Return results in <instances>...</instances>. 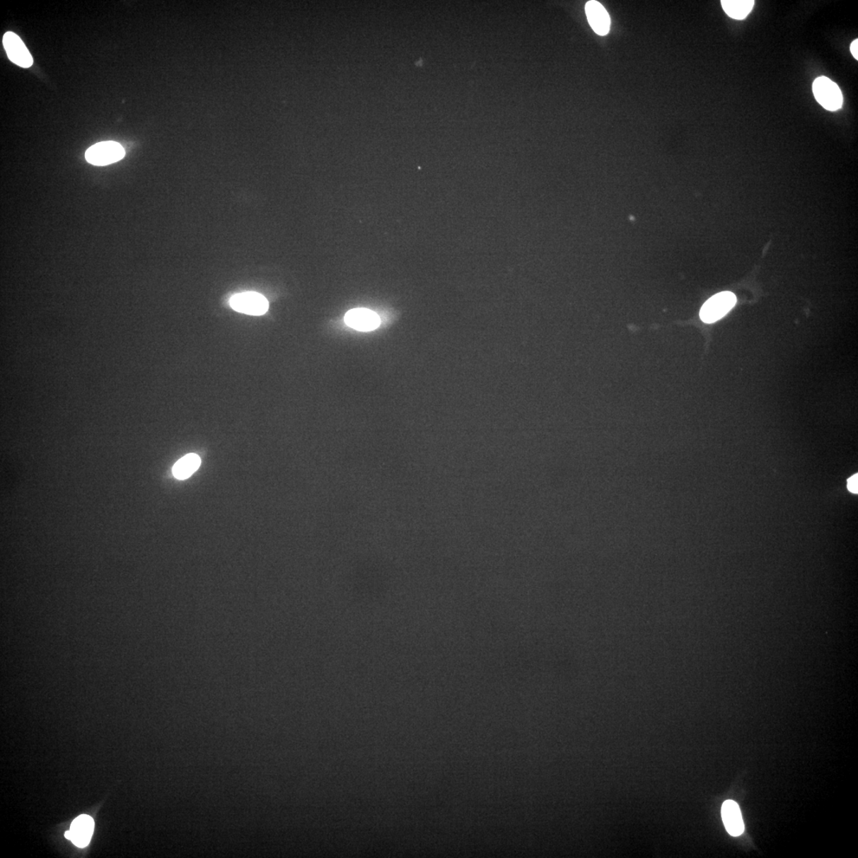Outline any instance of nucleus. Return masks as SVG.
Instances as JSON below:
<instances>
[{
  "label": "nucleus",
  "instance_id": "obj_1",
  "mask_svg": "<svg viewBox=\"0 0 858 858\" xmlns=\"http://www.w3.org/2000/svg\"><path fill=\"white\" fill-rule=\"evenodd\" d=\"M813 93L819 105L825 110L835 112L843 104V96L840 87L828 77L821 76L813 83Z\"/></svg>",
  "mask_w": 858,
  "mask_h": 858
},
{
  "label": "nucleus",
  "instance_id": "obj_2",
  "mask_svg": "<svg viewBox=\"0 0 858 858\" xmlns=\"http://www.w3.org/2000/svg\"><path fill=\"white\" fill-rule=\"evenodd\" d=\"M737 298L731 292H721L706 301L700 311V318L707 324L718 321L731 311L736 304Z\"/></svg>",
  "mask_w": 858,
  "mask_h": 858
},
{
  "label": "nucleus",
  "instance_id": "obj_3",
  "mask_svg": "<svg viewBox=\"0 0 858 858\" xmlns=\"http://www.w3.org/2000/svg\"><path fill=\"white\" fill-rule=\"evenodd\" d=\"M124 148L113 141H101L88 148L86 153L88 163L104 166L117 163L125 156Z\"/></svg>",
  "mask_w": 858,
  "mask_h": 858
},
{
  "label": "nucleus",
  "instance_id": "obj_4",
  "mask_svg": "<svg viewBox=\"0 0 858 858\" xmlns=\"http://www.w3.org/2000/svg\"><path fill=\"white\" fill-rule=\"evenodd\" d=\"M230 306L235 311L253 315H262L268 311L265 296L255 292H245L231 296Z\"/></svg>",
  "mask_w": 858,
  "mask_h": 858
},
{
  "label": "nucleus",
  "instance_id": "obj_5",
  "mask_svg": "<svg viewBox=\"0 0 858 858\" xmlns=\"http://www.w3.org/2000/svg\"><path fill=\"white\" fill-rule=\"evenodd\" d=\"M4 47L6 54L13 63L23 68H29L33 64L32 57L24 42L13 32H6L3 38Z\"/></svg>",
  "mask_w": 858,
  "mask_h": 858
},
{
  "label": "nucleus",
  "instance_id": "obj_6",
  "mask_svg": "<svg viewBox=\"0 0 858 858\" xmlns=\"http://www.w3.org/2000/svg\"><path fill=\"white\" fill-rule=\"evenodd\" d=\"M344 321L347 326L359 332L375 330L381 324L378 314L367 308L352 309L346 313Z\"/></svg>",
  "mask_w": 858,
  "mask_h": 858
},
{
  "label": "nucleus",
  "instance_id": "obj_7",
  "mask_svg": "<svg viewBox=\"0 0 858 858\" xmlns=\"http://www.w3.org/2000/svg\"><path fill=\"white\" fill-rule=\"evenodd\" d=\"M585 9L586 17H588L593 30L598 35H608L610 27V18L604 6L596 0H591L586 3Z\"/></svg>",
  "mask_w": 858,
  "mask_h": 858
},
{
  "label": "nucleus",
  "instance_id": "obj_8",
  "mask_svg": "<svg viewBox=\"0 0 858 858\" xmlns=\"http://www.w3.org/2000/svg\"><path fill=\"white\" fill-rule=\"evenodd\" d=\"M721 818L728 833L731 836L738 837L743 833V818L736 802L726 801L722 804Z\"/></svg>",
  "mask_w": 858,
  "mask_h": 858
},
{
  "label": "nucleus",
  "instance_id": "obj_9",
  "mask_svg": "<svg viewBox=\"0 0 858 858\" xmlns=\"http://www.w3.org/2000/svg\"><path fill=\"white\" fill-rule=\"evenodd\" d=\"M94 830V821L92 817L86 815H82L77 817L75 821L71 824L70 832L72 835V841L75 846L80 848H85L88 846L90 840H91Z\"/></svg>",
  "mask_w": 858,
  "mask_h": 858
},
{
  "label": "nucleus",
  "instance_id": "obj_10",
  "mask_svg": "<svg viewBox=\"0 0 858 858\" xmlns=\"http://www.w3.org/2000/svg\"><path fill=\"white\" fill-rule=\"evenodd\" d=\"M202 460L199 456L190 453L180 459L173 467V475L179 480L189 479L201 466Z\"/></svg>",
  "mask_w": 858,
  "mask_h": 858
},
{
  "label": "nucleus",
  "instance_id": "obj_11",
  "mask_svg": "<svg viewBox=\"0 0 858 858\" xmlns=\"http://www.w3.org/2000/svg\"><path fill=\"white\" fill-rule=\"evenodd\" d=\"M721 4L727 16L737 21L749 16L754 6L753 0H721Z\"/></svg>",
  "mask_w": 858,
  "mask_h": 858
},
{
  "label": "nucleus",
  "instance_id": "obj_12",
  "mask_svg": "<svg viewBox=\"0 0 858 858\" xmlns=\"http://www.w3.org/2000/svg\"><path fill=\"white\" fill-rule=\"evenodd\" d=\"M857 479H858L857 475H856L853 476L852 478L850 479L848 481V482H849L848 488L851 492H853L854 494L857 493V485H858Z\"/></svg>",
  "mask_w": 858,
  "mask_h": 858
},
{
  "label": "nucleus",
  "instance_id": "obj_13",
  "mask_svg": "<svg viewBox=\"0 0 858 858\" xmlns=\"http://www.w3.org/2000/svg\"><path fill=\"white\" fill-rule=\"evenodd\" d=\"M850 51L856 60H858V40H854L850 45Z\"/></svg>",
  "mask_w": 858,
  "mask_h": 858
},
{
  "label": "nucleus",
  "instance_id": "obj_14",
  "mask_svg": "<svg viewBox=\"0 0 858 858\" xmlns=\"http://www.w3.org/2000/svg\"><path fill=\"white\" fill-rule=\"evenodd\" d=\"M64 837H66L67 838V840H72V835H71L70 830H67L66 832V834H64Z\"/></svg>",
  "mask_w": 858,
  "mask_h": 858
}]
</instances>
